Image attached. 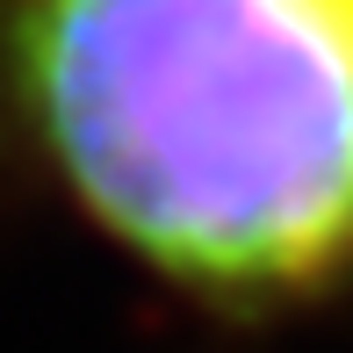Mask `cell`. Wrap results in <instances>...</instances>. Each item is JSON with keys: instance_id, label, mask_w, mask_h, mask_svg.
Listing matches in <instances>:
<instances>
[{"instance_id": "6da1fadb", "label": "cell", "mask_w": 353, "mask_h": 353, "mask_svg": "<svg viewBox=\"0 0 353 353\" xmlns=\"http://www.w3.org/2000/svg\"><path fill=\"white\" fill-rule=\"evenodd\" d=\"M0 159L181 310L353 296V0H0Z\"/></svg>"}]
</instances>
